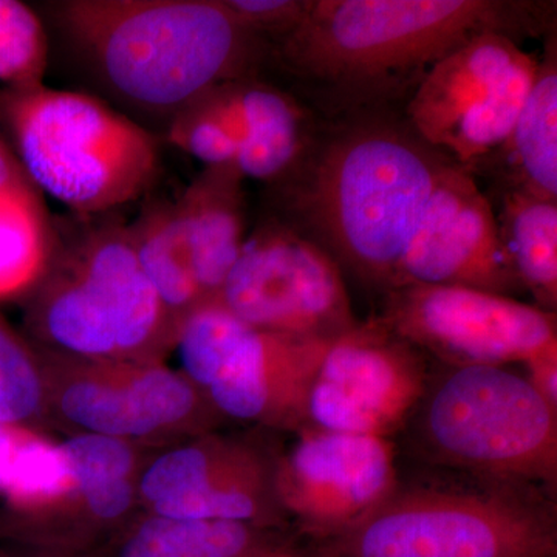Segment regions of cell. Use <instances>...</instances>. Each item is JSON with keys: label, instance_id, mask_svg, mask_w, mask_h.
<instances>
[{"label": "cell", "instance_id": "cell-1", "mask_svg": "<svg viewBox=\"0 0 557 557\" xmlns=\"http://www.w3.org/2000/svg\"><path fill=\"white\" fill-rule=\"evenodd\" d=\"M555 32L556 2L314 0L277 58L325 110L348 115L409 100L429 70L479 36L520 44Z\"/></svg>", "mask_w": 557, "mask_h": 557}, {"label": "cell", "instance_id": "cell-2", "mask_svg": "<svg viewBox=\"0 0 557 557\" xmlns=\"http://www.w3.org/2000/svg\"><path fill=\"white\" fill-rule=\"evenodd\" d=\"M346 119L282 178L288 226L387 293L432 190L456 161L391 110Z\"/></svg>", "mask_w": 557, "mask_h": 557}, {"label": "cell", "instance_id": "cell-3", "mask_svg": "<svg viewBox=\"0 0 557 557\" xmlns=\"http://www.w3.org/2000/svg\"><path fill=\"white\" fill-rule=\"evenodd\" d=\"M60 13L110 89L157 112L244 81L262 57L263 38L223 0H70Z\"/></svg>", "mask_w": 557, "mask_h": 557}, {"label": "cell", "instance_id": "cell-4", "mask_svg": "<svg viewBox=\"0 0 557 557\" xmlns=\"http://www.w3.org/2000/svg\"><path fill=\"white\" fill-rule=\"evenodd\" d=\"M465 475L398 482L391 496L333 541L335 557H557L547 491Z\"/></svg>", "mask_w": 557, "mask_h": 557}, {"label": "cell", "instance_id": "cell-5", "mask_svg": "<svg viewBox=\"0 0 557 557\" xmlns=\"http://www.w3.org/2000/svg\"><path fill=\"white\" fill-rule=\"evenodd\" d=\"M0 119L32 185L81 214L138 200L159 175L153 135L89 95L44 84L7 89Z\"/></svg>", "mask_w": 557, "mask_h": 557}, {"label": "cell", "instance_id": "cell-6", "mask_svg": "<svg viewBox=\"0 0 557 557\" xmlns=\"http://www.w3.org/2000/svg\"><path fill=\"white\" fill-rule=\"evenodd\" d=\"M410 420L418 449L440 467L555 490L557 410L505 366H449Z\"/></svg>", "mask_w": 557, "mask_h": 557}, {"label": "cell", "instance_id": "cell-7", "mask_svg": "<svg viewBox=\"0 0 557 557\" xmlns=\"http://www.w3.org/2000/svg\"><path fill=\"white\" fill-rule=\"evenodd\" d=\"M333 341L251 327L218 300L180 322L172 348L178 372L220 420L274 431L309 424V398Z\"/></svg>", "mask_w": 557, "mask_h": 557}, {"label": "cell", "instance_id": "cell-8", "mask_svg": "<svg viewBox=\"0 0 557 557\" xmlns=\"http://www.w3.org/2000/svg\"><path fill=\"white\" fill-rule=\"evenodd\" d=\"M49 386L47 428L157 449L222 423L199 388L161 359L86 362L40 354Z\"/></svg>", "mask_w": 557, "mask_h": 557}, {"label": "cell", "instance_id": "cell-9", "mask_svg": "<svg viewBox=\"0 0 557 557\" xmlns=\"http://www.w3.org/2000/svg\"><path fill=\"white\" fill-rule=\"evenodd\" d=\"M276 453L215 431L149 449L137 480L139 511L285 530Z\"/></svg>", "mask_w": 557, "mask_h": 557}, {"label": "cell", "instance_id": "cell-10", "mask_svg": "<svg viewBox=\"0 0 557 557\" xmlns=\"http://www.w3.org/2000/svg\"><path fill=\"white\" fill-rule=\"evenodd\" d=\"M218 302L251 327L335 341L358 324L338 263L284 223L256 231Z\"/></svg>", "mask_w": 557, "mask_h": 557}, {"label": "cell", "instance_id": "cell-11", "mask_svg": "<svg viewBox=\"0 0 557 557\" xmlns=\"http://www.w3.org/2000/svg\"><path fill=\"white\" fill-rule=\"evenodd\" d=\"M386 295L380 321L449 366L523 362L557 343L556 313L509 296L445 285H408Z\"/></svg>", "mask_w": 557, "mask_h": 557}, {"label": "cell", "instance_id": "cell-12", "mask_svg": "<svg viewBox=\"0 0 557 557\" xmlns=\"http://www.w3.org/2000/svg\"><path fill=\"white\" fill-rule=\"evenodd\" d=\"M379 318L330 344L309 398V424L391 438L408 424L429 384L426 359Z\"/></svg>", "mask_w": 557, "mask_h": 557}, {"label": "cell", "instance_id": "cell-13", "mask_svg": "<svg viewBox=\"0 0 557 557\" xmlns=\"http://www.w3.org/2000/svg\"><path fill=\"white\" fill-rule=\"evenodd\" d=\"M276 453L282 511L311 536L335 541L383 504L399 479L391 438L317 426L300 428Z\"/></svg>", "mask_w": 557, "mask_h": 557}, {"label": "cell", "instance_id": "cell-14", "mask_svg": "<svg viewBox=\"0 0 557 557\" xmlns=\"http://www.w3.org/2000/svg\"><path fill=\"white\" fill-rule=\"evenodd\" d=\"M408 285L467 287L509 298L523 289L493 205L456 163L432 190L395 269L391 289Z\"/></svg>", "mask_w": 557, "mask_h": 557}, {"label": "cell", "instance_id": "cell-15", "mask_svg": "<svg viewBox=\"0 0 557 557\" xmlns=\"http://www.w3.org/2000/svg\"><path fill=\"white\" fill-rule=\"evenodd\" d=\"M65 265L108 310L123 361H153L172 348L174 324L143 273L129 228L90 234Z\"/></svg>", "mask_w": 557, "mask_h": 557}, {"label": "cell", "instance_id": "cell-16", "mask_svg": "<svg viewBox=\"0 0 557 557\" xmlns=\"http://www.w3.org/2000/svg\"><path fill=\"white\" fill-rule=\"evenodd\" d=\"M523 53L520 44L494 33L469 40L429 70L406 104V121L443 152L465 113L493 90Z\"/></svg>", "mask_w": 557, "mask_h": 557}, {"label": "cell", "instance_id": "cell-17", "mask_svg": "<svg viewBox=\"0 0 557 557\" xmlns=\"http://www.w3.org/2000/svg\"><path fill=\"white\" fill-rule=\"evenodd\" d=\"M242 180L234 164L207 168L175 205L207 302L218 299L245 244Z\"/></svg>", "mask_w": 557, "mask_h": 557}, {"label": "cell", "instance_id": "cell-18", "mask_svg": "<svg viewBox=\"0 0 557 557\" xmlns=\"http://www.w3.org/2000/svg\"><path fill=\"white\" fill-rule=\"evenodd\" d=\"M496 170L504 193L528 194L557 201V46L556 32L547 36L539 58L536 78L515 129L500 149L468 171Z\"/></svg>", "mask_w": 557, "mask_h": 557}, {"label": "cell", "instance_id": "cell-19", "mask_svg": "<svg viewBox=\"0 0 557 557\" xmlns=\"http://www.w3.org/2000/svg\"><path fill=\"white\" fill-rule=\"evenodd\" d=\"M288 541L285 530L276 528L139 511L95 553L98 557H255Z\"/></svg>", "mask_w": 557, "mask_h": 557}, {"label": "cell", "instance_id": "cell-20", "mask_svg": "<svg viewBox=\"0 0 557 557\" xmlns=\"http://www.w3.org/2000/svg\"><path fill=\"white\" fill-rule=\"evenodd\" d=\"M40 281L33 325L42 354L72 361H123L108 310L64 262L57 271L47 267Z\"/></svg>", "mask_w": 557, "mask_h": 557}, {"label": "cell", "instance_id": "cell-21", "mask_svg": "<svg viewBox=\"0 0 557 557\" xmlns=\"http://www.w3.org/2000/svg\"><path fill=\"white\" fill-rule=\"evenodd\" d=\"M497 218L502 242L523 289L539 309L556 313L557 307V201L528 194L504 193Z\"/></svg>", "mask_w": 557, "mask_h": 557}, {"label": "cell", "instance_id": "cell-22", "mask_svg": "<svg viewBox=\"0 0 557 557\" xmlns=\"http://www.w3.org/2000/svg\"><path fill=\"white\" fill-rule=\"evenodd\" d=\"M129 233L143 273L177 332L180 322L207 300L194 274L175 205L148 209Z\"/></svg>", "mask_w": 557, "mask_h": 557}, {"label": "cell", "instance_id": "cell-23", "mask_svg": "<svg viewBox=\"0 0 557 557\" xmlns=\"http://www.w3.org/2000/svg\"><path fill=\"white\" fill-rule=\"evenodd\" d=\"M537 62L523 53L493 90L465 113L443 149L458 166L471 171L507 143L533 87Z\"/></svg>", "mask_w": 557, "mask_h": 557}, {"label": "cell", "instance_id": "cell-24", "mask_svg": "<svg viewBox=\"0 0 557 557\" xmlns=\"http://www.w3.org/2000/svg\"><path fill=\"white\" fill-rule=\"evenodd\" d=\"M49 233L35 190L0 196V300L35 287L50 263Z\"/></svg>", "mask_w": 557, "mask_h": 557}, {"label": "cell", "instance_id": "cell-25", "mask_svg": "<svg viewBox=\"0 0 557 557\" xmlns=\"http://www.w3.org/2000/svg\"><path fill=\"white\" fill-rule=\"evenodd\" d=\"M47 405L42 359L0 319V426L46 432Z\"/></svg>", "mask_w": 557, "mask_h": 557}, {"label": "cell", "instance_id": "cell-26", "mask_svg": "<svg viewBox=\"0 0 557 557\" xmlns=\"http://www.w3.org/2000/svg\"><path fill=\"white\" fill-rule=\"evenodd\" d=\"M49 42L35 11L17 0H0V83L7 89L40 86Z\"/></svg>", "mask_w": 557, "mask_h": 557}, {"label": "cell", "instance_id": "cell-27", "mask_svg": "<svg viewBox=\"0 0 557 557\" xmlns=\"http://www.w3.org/2000/svg\"><path fill=\"white\" fill-rule=\"evenodd\" d=\"M168 139L208 168L234 164L239 149V139L201 98L174 115Z\"/></svg>", "mask_w": 557, "mask_h": 557}, {"label": "cell", "instance_id": "cell-28", "mask_svg": "<svg viewBox=\"0 0 557 557\" xmlns=\"http://www.w3.org/2000/svg\"><path fill=\"white\" fill-rule=\"evenodd\" d=\"M225 5L260 38H287L309 16L314 0H223Z\"/></svg>", "mask_w": 557, "mask_h": 557}, {"label": "cell", "instance_id": "cell-29", "mask_svg": "<svg viewBox=\"0 0 557 557\" xmlns=\"http://www.w3.org/2000/svg\"><path fill=\"white\" fill-rule=\"evenodd\" d=\"M525 379L545 401L557 410V343L541 348L523 361Z\"/></svg>", "mask_w": 557, "mask_h": 557}, {"label": "cell", "instance_id": "cell-30", "mask_svg": "<svg viewBox=\"0 0 557 557\" xmlns=\"http://www.w3.org/2000/svg\"><path fill=\"white\" fill-rule=\"evenodd\" d=\"M35 190L20 160L11 156L9 148L0 141V196Z\"/></svg>", "mask_w": 557, "mask_h": 557}, {"label": "cell", "instance_id": "cell-31", "mask_svg": "<svg viewBox=\"0 0 557 557\" xmlns=\"http://www.w3.org/2000/svg\"><path fill=\"white\" fill-rule=\"evenodd\" d=\"M16 557H98V555L95 552H90V553L51 552V549L25 547V545H22V552L16 553Z\"/></svg>", "mask_w": 557, "mask_h": 557}, {"label": "cell", "instance_id": "cell-32", "mask_svg": "<svg viewBox=\"0 0 557 557\" xmlns=\"http://www.w3.org/2000/svg\"><path fill=\"white\" fill-rule=\"evenodd\" d=\"M255 557H310L306 555V553L300 552L299 548L295 547L292 541L285 542V544L278 545V547H274L271 549H267V552L260 553V555Z\"/></svg>", "mask_w": 557, "mask_h": 557}, {"label": "cell", "instance_id": "cell-33", "mask_svg": "<svg viewBox=\"0 0 557 557\" xmlns=\"http://www.w3.org/2000/svg\"><path fill=\"white\" fill-rule=\"evenodd\" d=\"M0 557H16V555H14V553H7L3 552V549H0Z\"/></svg>", "mask_w": 557, "mask_h": 557}]
</instances>
